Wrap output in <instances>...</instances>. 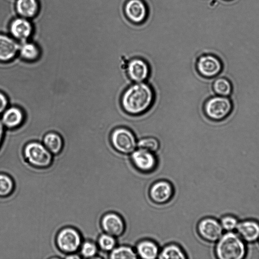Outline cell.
Here are the masks:
<instances>
[{"label":"cell","mask_w":259,"mask_h":259,"mask_svg":"<svg viewBox=\"0 0 259 259\" xmlns=\"http://www.w3.org/2000/svg\"><path fill=\"white\" fill-rule=\"evenodd\" d=\"M155 99V92L151 85L144 82H134L122 94L120 105L126 113L138 116L147 113Z\"/></svg>","instance_id":"obj_1"},{"label":"cell","mask_w":259,"mask_h":259,"mask_svg":"<svg viewBox=\"0 0 259 259\" xmlns=\"http://www.w3.org/2000/svg\"><path fill=\"white\" fill-rule=\"evenodd\" d=\"M246 253L244 241L233 232L223 234L217 241L215 254L219 259H242Z\"/></svg>","instance_id":"obj_2"},{"label":"cell","mask_w":259,"mask_h":259,"mask_svg":"<svg viewBox=\"0 0 259 259\" xmlns=\"http://www.w3.org/2000/svg\"><path fill=\"white\" fill-rule=\"evenodd\" d=\"M23 155L25 162L35 168L48 167L53 160V154L37 140L29 141L24 145Z\"/></svg>","instance_id":"obj_3"},{"label":"cell","mask_w":259,"mask_h":259,"mask_svg":"<svg viewBox=\"0 0 259 259\" xmlns=\"http://www.w3.org/2000/svg\"><path fill=\"white\" fill-rule=\"evenodd\" d=\"M233 108V103L228 97L217 95L205 101L203 110L206 117L210 120L220 121L230 115Z\"/></svg>","instance_id":"obj_4"},{"label":"cell","mask_w":259,"mask_h":259,"mask_svg":"<svg viewBox=\"0 0 259 259\" xmlns=\"http://www.w3.org/2000/svg\"><path fill=\"white\" fill-rule=\"evenodd\" d=\"M110 142L112 148L121 154H131L137 147L135 134L124 126L116 127L111 131Z\"/></svg>","instance_id":"obj_5"},{"label":"cell","mask_w":259,"mask_h":259,"mask_svg":"<svg viewBox=\"0 0 259 259\" xmlns=\"http://www.w3.org/2000/svg\"><path fill=\"white\" fill-rule=\"evenodd\" d=\"M83 241L80 232L71 226L62 228L59 231L56 237L57 247L65 255L78 253Z\"/></svg>","instance_id":"obj_6"},{"label":"cell","mask_w":259,"mask_h":259,"mask_svg":"<svg viewBox=\"0 0 259 259\" xmlns=\"http://www.w3.org/2000/svg\"><path fill=\"white\" fill-rule=\"evenodd\" d=\"M198 74L205 78L217 76L222 72L223 64L217 56L212 54H204L198 58L195 63Z\"/></svg>","instance_id":"obj_7"},{"label":"cell","mask_w":259,"mask_h":259,"mask_svg":"<svg viewBox=\"0 0 259 259\" xmlns=\"http://www.w3.org/2000/svg\"><path fill=\"white\" fill-rule=\"evenodd\" d=\"M151 71L148 61L140 57L131 59L126 65V74L133 82H144L150 76Z\"/></svg>","instance_id":"obj_8"},{"label":"cell","mask_w":259,"mask_h":259,"mask_svg":"<svg viewBox=\"0 0 259 259\" xmlns=\"http://www.w3.org/2000/svg\"><path fill=\"white\" fill-rule=\"evenodd\" d=\"M223 231L220 223L212 218L202 219L197 225L200 236L209 242H217L222 236Z\"/></svg>","instance_id":"obj_9"},{"label":"cell","mask_w":259,"mask_h":259,"mask_svg":"<svg viewBox=\"0 0 259 259\" xmlns=\"http://www.w3.org/2000/svg\"><path fill=\"white\" fill-rule=\"evenodd\" d=\"M101 229L104 233L114 237L121 236L125 230V225L122 218L114 212L104 213L100 221Z\"/></svg>","instance_id":"obj_10"},{"label":"cell","mask_w":259,"mask_h":259,"mask_svg":"<svg viewBox=\"0 0 259 259\" xmlns=\"http://www.w3.org/2000/svg\"><path fill=\"white\" fill-rule=\"evenodd\" d=\"M9 28L11 36L20 42L27 40L33 32L29 19L20 16L11 21Z\"/></svg>","instance_id":"obj_11"},{"label":"cell","mask_w":259,"mask_h":259,"mask_svg":"<svg viewBox=\"0 0 259 259\" xmlns=\"http://www.w3.org/2000/svg\"><path fill=\"white\" fill-rule=\"evenodd\" d=\"M131 154L132 162L138 169L143 172H149L155 168L156 159L154 153L138 148Z\"/></svg>","instance_id":"obj_12"},{"label":"cell","mask_w":259,"mask_h":259,"mask_svg":"<svg viewBox=\"0 0 259 259\" xmlns=\"http://www.w3.org/2000/svg\"><path fill=\"white\" fill-rule=\"evenodd\" d=\"M19 43L11 36L0 33V61L9 62L18 55Z\"/></svg>","instance_id":"obj_13"},{"label":"cell","mask_w":259,"mask_h":259,"mask_svg":"<svg viewBox=\"0 0 259 259\" xmlns=\"http://www.w3.org/2000/svg\"><path fill=\"white\" fill-rule=\"evenodd\" d=\"M173 194V188L169 182L166 181H158L151 187L149 195L152 200L158 204L168 202Z\"/></svg>","instance_id":"obj_14"},{"label":"cell","mask_w":259,"mask_h":259,"mask_svg":"<svg viewBox=\"0 0 259 259\" xmlns=\"http://www.w3.org/2000/svg\"><path fill=\"white\" fill-rule=\"evenodd\" d=\"M25 119V113L22 109L17 106H12L3 112L1 120L4 126L13 130L21 126Z\"/></svg>","instance_id":"obj_15"},{"label":"cell","mask_w":259,"mask_h":259,"mask_svg":"<svg viewBox=\"0 0 259 259\" xmlns=\"http://www.w3.org/2000/svg\"><path fill=\"white\" fill-rule=\"evenodd\" d=\"M236 230L244 241L252 243L258 239L259 223L255 221L247 220L239 222Z\"/></svg>","instance_id":"obj_16"},{"label":"cell","mask_w":259,"mask_h":259,"mask_svg":"<svg viewBox=\"0 0 259 259\" xmlns=\"http://www.w3.org/2000/svg\"><path fill=\"white\" fill-rule=\"evenodd\" d=\"M124 11L128 19L135 23L142 22L147 15V8L142 0H129Z\"/></svg>","instance_id":"obj_17"},{"label":"cell","mask_w":259,"mask_h":259,"mask_svg":"<svg viewBox=\"0 0 259 259\" xmlns=\"http://www.w3.org/2000/svg\"><path fill=\"white\" fill-rule=\"evenodd\" d=\"M41 142L53 155L60 154L64 148V141L61 135L50 131L44 135Z\"/></svg>","instance_id":"obj_18"},{"label":"cell","mask_w":259,"mask_h":259,"mask_svg":"<svg viewBox=\"0 0 259 259\" xmlns=\"http://www.w3.org/2000/svg\"><path fill=\"white\" fill-rule=\"evenodd\" d=\"M15 9L19 16L30 19L37 15L39 5L38 0H16Z\"/></svg>","instance_id":"obj_19"},{"label":"cell","mask_w":259,"mask_h":259,"mask_svg":"<svg viewBox=\"0 0 259 259\" xmlns=\"http://www.w3.org/2000/svg\"><path fill=\"white\" fill-rule=\"evenodd\" d=\"M40 50L35 43L28 40L20 42L18 55L25 61L33 62L38 60L40 56Z\"/></svg>","instance_id":"obj_20"},{"label":"cell","mask_w":259,"mask_h":259,"mask_svg":"<svg viewBox=\"0 0 259 259\" xmlns=\"http://www.w3.org/2000/svg\"><path fill=\"white\" fill-rule=\"evenodd\" d=\"M137 254L144 259H154L159 255L157 244L152 241L145 240L138 243L136 247Z\"/></svg>","instance_id":"obj_21"},{"label":"cell","mask_w":259,"mask_h":259,"mask_svg":"<svg viewBox=\"0 0 259 259\" xmlns=\"http://www.w3.org/2000/svg\"><path fill=\"white\" fill-rule=\"evenodd\" d=\"M212 89L217 95L229 97L232 93L233 87L228 79L225 77H219L214 80Z\"/></svg>","instance_id":"obj_22"},{"label":"cell","mask_w":259,"mask_h":259,"mask_svg":"<svg viewBox=\"0 0 259 259\" xmlns=\"http://www.w3.org/2000/svg\"><path fill=\"white\" fill-rule=\"evenodd\" d=\"M159 258L184 259L186 256L182 249L176 244H169L165 246L159 253Z\"/></svg>","instance_id":"obj_23"},{"label":"cell","mask_w":259,"mask_h":259,"mask_svg":"<svg viewBox=\"0 0 259 259\" xmlns=\"http://www.w3.org/2000/svg\"><path fill=\"white\" fill-rule=\"evenodd\" d=\"M15 183L8 174L0 172V198L9 196L13 192Z\"/></svg>","instance_id":"obj_24"},{"label":"cell","mask_w":259,"mask_h":259,"mask_svg":"<svg viewBox=\"0 0 259 259\" xmlns=\"http://www.w3.org/2000/svg\"><path fill=\"white\" fill-rule=\"evenodd\" d=\"M109 258L112 259H135L137 254L132 248L127 246L115 247L110 251Z\"/></svg>","instance_id":"obj_25"},{"label":"cell","mask_w":259,"mask_h":259,"mask_svg":"<svg viewBox=\"0 0 259 259\" xmlns=\"http://www.w3.org/2000/svg\"><path fill=\"white\" fill-rule=\"evenodd\" d=\"M98 249L96 242L85 240L82 242L78 252L82 258H94L98 252Z\"/></svg>","instance_id":"obj_26"},{"label":"cell","mask_w":259,"mask_h":259,"mask_svg":"<svg viewBox=\"0 0 259 259\" xmlns=\"http://www.w3.org/2000/svg\"><path fill=\"white\" fill-rule=\"evenodd\" d=\"M137 147L154 153L160 147L159 140L154 136H149L142 137L137 142Z\"/></svg>","instance_id":"obj_27"},{"label":"cell","mask_w":259,"mask_h":259,"mask_svg":"<svg viewBox=\"0 0 259 259\" xmlns=\"http://www.w3.org/2000/svg\"><path fill=\"white\" fill-rule=\"evenodd\" d=\"M96 243L98 248L104 252L111 251L116 245L115 237L105 233L98 236Z\"/></svg>","instance_id":"obj_28"},{"label":"cell","mask_w":259,"mask_h":259,"mask_svg":"<svg viewBox=\"0 0 259 259\" xmlns=\"http://www.w3.org/2000/svg\"><path fill=\"white\" fill-rule=\"evenodd\" d=\"M220 223L223 230L227 232H232L236 229L239 222L235 217L226 215L222 218Z\"/></svg>","instance_id":"obj_29"},{"label":"cell","mask_w":259,"mask_h":259,"mask_svg":"<svg viewBox=\"0 0 259 259\" xmlns=\"http://www.w3.org/2000/svg\"><path fill=\"white\" fill-rule=\"evenodd\" d=\"M9 100L6 95L0 92V114L8 108Z\"/></svg>","instance_id":"obj_30"},{"label":"cell","mask_w":259,"mask_h":259,"mask_svg":"<svg viewBox=\"0 0 259 259\" xmlns=\"http://www.w3.org/2000/svg\"><path fill=\"white\" fill-rule=\"evenodd\" d=\"M65 259H81V255L78 253H73L66 254L64 257Z\"/></svg>","instance_id":"obj_31"},{"label":"cell","mask_w":259,"mask_h":259,"mask_svg":"<svg viewBox=\"0 0 259 259\" xmlns=\"http://www.w3.org/2000/svg\"><path fill=\"white\" fill-rule=\"evenodd\" d=\"M4 125L3 123H2V121L1 120H0V147L2 144L4 136Z\"/></svg>","instance_id":"obj_32"},{"label":"cell","mask_w":259,"mask_h":259,"mask_svg":"<svg viewBox=\"0 0 259 259\" xmlns=\"http://www.w3.org/2000/svg\"><path fill=\"white\" fill-rule=\"evenodd\" d=\"M258 242H259V237H258Z\"/></svg>","instance_id":"obj_33"}]
</instances>
